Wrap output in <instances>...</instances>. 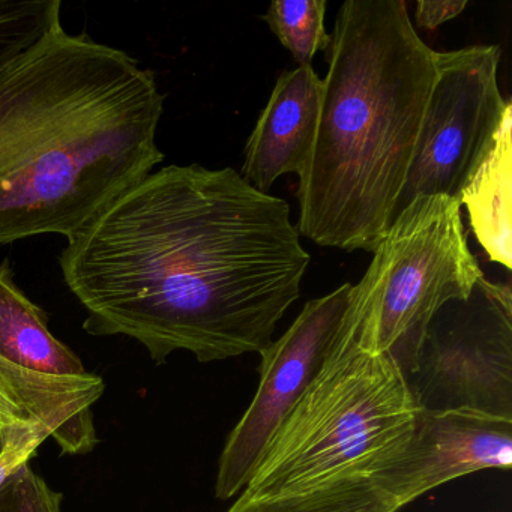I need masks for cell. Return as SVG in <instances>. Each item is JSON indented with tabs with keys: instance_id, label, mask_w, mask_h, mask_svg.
Returning <instances> with one entry per match:
<instances>
[{
	"instance_id": "cell-1",
	"label": "cell",
	"mask_w": 512,
	"mask_h": 512,
	"mask_svg": "<svg viewBox=\"0 0 512 512\" xmlns=\"http://www.w3.org/2000/svg\"><path fill=\"white\" fill-rule=\"evenodd\" d=\"M289 203L232 167H164L137 182L61 254L88 334L127 335L157 364L262 353L301 296L310 254Z\"/></svg>"
},
{
	"instance_id": "cell-2",
	"label": "cell",
	"mask_w": 512,
	"mask_h": 512,
	"mask_svg": "<svg viewBox=\"0 0 512 512\" xmlns=\"http://www.w3.org/2000/svg\"><path fill=\"white\" fill-rule=\"evenodd\" d=\"M164 95L124 50L64 26L0 70V245L73 238L163 163Z\"/></svg>"
},
{
	"instance_id": "cell-3",
	"label": "cell",
	"mask_w": 512,
	"mask_h": 512,
	"mask_svg": "<svg viewBox=\"0 0 512 512\" xmlns=\"http://www.w3.org/2000/svg\"><path fill=\"white\" fill-rule=\"evenodd\" d=\"M403 0L338 10L310 160L299 175V235L374 253L388 232L436 76Z\"/></svg>"
},
{
	"instance_id": "cell-4",
	"label": "cell",
	"mask_w": 512,
	"mask_h": 512,
	"mask_svg": "<svg viewBox=\"0 0 512 512\" xmlns=\"http://www.w3.org/2000/svg\"><path fill=\"white\" fill-rule=\"evenodd\" d=\"M421 407L394 358L340 326L331 353L239 496H287L370 479L409 439Z\"/></svg>"
},
{
	"instance_id": "cell-5",
	"label": "cell",
	"mask_w": 512,
	"mask_h": 512,
	"mask_svg": "<svg viewBox=\"0 0 512 512\" xmlns=\"http://www.w3.org/2000/svg\"><path fill=\"white\" fill-rule=\"evenodd\" d=\"M482 277L460 203L418 197L394 218L364 277L350 289L341 326L365 349L394 358L407 376L437 311L469 298Z\"/></svg>"
},
{
	"instance_id": "cell-6",
	"label": "cell",
	"mask_w": 512,
	"mask_h": 512,
	"mask_svg": "<svg viewBox=\"0 0 512 512\" xmlns=\"http://www.w3.org/2000/svg\"><path fill=\"white\" fill-rule=\"evenodd\" d=\"M500 55L497 46L436 53V76L392 221L418 197L460 203L512 106L497 80Z\"/></svg>"
},
{
	"instance_id": "cell-7",
	"label": "cell",
	"mask_w": 512,
	"mask_h": 512,
	"mask_svg": "<svg viewBox=\"0 0 512 512\" xmlns=\"http://www.w3.org/2000/svg\"><path fill=\"white\" fill-rule=\"evenodd\" d=\"M407 382L422 410L469 409L512 419V293L479 278L431 320Z\"/></svg>"
},
{
	"instance_id": "cell-8",
	"label": "cell",
	"mask_w": 512,
	"mask_h": 512,
	"mask_svg": "<svg viewBox=\"0 0 512 512\" xmlns=\"http://www.w3.org/2000/svg\"><path fill=\"white\" fill-rule=\"evenodd\" d=\"M350 289L346 283L308 301L290 328L259 353L256 394L218 460V499H232L247 488L275 434L319 376L343 323Z\"/></svg>"
},
{
	"instance_id": "cell-9",
	"label": "cell",
	"mask_w": 512,
	"mask_h": 512,
	"mask_svg": "<svg viewBox=\"0 0 512 512\" xmlns=\"http://www.w3.org/2000/svg\"><path fill=\"white\" fill-rule=\"evenodd\" d=\"M511 466L512 419L469 409H421L403 448L370 481L401 511L446 482Z\"/></svg>"
},
{
	"instance_id": "cell-10",
	"label": "cell",
	"mask_w": 512,
	"mask_h": 512,
	"mask_svg": "<svg viewBox=\"0 0 512 512\" xmlns=\"http://www.w3.org/2000/svg\"><path fill=\"white\" fill-rule=\"evenodd\" d=\"M323 82L311 65L284 71L245 146L241 176L269 193L280 176L301 175L310 160Z\"/></svg>"
},
{
	"instance_id": "cell-11",
	"label": "cell",
	"mask_w": 512,
	"mask_h": 512,
	"mask_svg": "<svg viewBox=\"0 0 512 512\" xmlns=\"http://www.w3.org/2000/svg\"><path fill=\"white\" fill-rule=\"evenodd\" d=\"M0 359L50 376L88 374L79 356L49 329V317L14 281L10 262L0 263Z\"/></svg>"
},
{
	"instance_id": "cell-12",
	"label": "cell",
	"mask_w": 512,
	"mask_h": 512,
	"mask_svg": "<svg viewBox=\"0 0 512 512\" xmlns=\"http://www.w3.org/2000/svg\"><path fill=\"white\" fill-rule=\"evenodd\" d=\"M512 106L493 146L460 197L470 229L491 262L512 269Z\"/></svg>"
},
{
	"instance_id": "cell-13",
	"label": "cell",
	"mask_w": 512,
	"mask_h": 512,
	"mask_svg": "<svg viewBox=\"0 0 512 512\" xmlns=\"http://www.w3.org/2000/svg\"><path fill=\"white\" fill-rule=\"evenodd\" d=\"M370 479H352L287 496H239L227 512H398Z\"/></svg>"
},
{
	"instance_id": "cell-14",
	"label": "cell",
	"mask_w": 512,
	"mask_h": 512,
	"mask_svg": "<svg viewBox=\"0 0 512 512\" xmlns=\"http://www.w3.org/2000/svg\"><path fill=\"white\" fill-rule=\"evenodd\" d=\"M326 8V0H277L262 17L298 67L311 65L317 52H326L331 46L325 28Z\"/></svg>"
},
{
	"instance_id": "cell-15",
	"label": "cell",
	"mask_w": 512,
	"mask_h": 512,
	"mask_svg": "<svg viewBox=\"0 0 512 512\" xmlns=\"http://www.w3.org/2000/svg\"><path fill=\"white\" fill-rule=\"evenodd\" d=\"M59 28L61 0H0V70Z\"/></svg>"
},
{
	"instance_id": "cell-16",
	"label": "cell",
	"mask_w": 512,
	"mask_h": 512,
	"mask_svg": "<svg viewBox=\"0 0 512 512\" xmlns=\"http://www.w3.org/2000/svg\"><path fill=\"white\" fill-rule=\"evenodd\" d=\"M62 494L52 490L43 478L20 464L0 484V512H61Z\"/></svg>"
},
{
	"instance_id": "cell-17",
	"label": "cell",
	"mask_w": 512,
	"mask_h": 512,
	"mask_svg": "<svg viewBox=\"0 0 512 512\" xmlns=\"http://www.w3.org/2000/svg\"><path fill=\"white\" fill-rule=\"evenodd\" d=\"M8 437L4 451L0 454V484L20 464L28 463L44 440L53 437L55 431L41 422H22L7 427Z\"/></svg>"
},
{
	"instance_id": "cell-18",
	"label": "cell",
	"mask_w": 512,
	"mask_h": 512,
	"mask_svg": "<svg viewBox=\"0 0 512 512\" xmlns=\"http://www.w3.org/2000/svg\"><path fill=\"white\" fill-rule=\"evenodd\" d=\"M466 7L467 0H445V2L419 0L416 4V23L419 28L434 31L443 23L460 16Z\"/></svg>"
},
{
	"instance_id": "cell-19",
	"label": "cell",
	"mask_w": 512,
	"mask_h": 512,
	"mask_svg": "<svg viewBox=\"0 0 512 512\" xmlns=\"http://www.w3.org/2000/svg\"><path fill=\"white\" fill-rule=\"evenodd\" d=\"M22 422H34L23 413L22 407L10 395L7 383L0 373V428L22 424ZM43 424V422H41ZM50 427V425H49Z\"/></svg>"
},
{
	"instance_id": "cell-20",
	"label": "cell",
	"mask_w": 512,
	"mask_h": 512,
	"mask_svg": "<svg viewBox=\"0 0 512 512\" xmlns=\"http://www.w3.org/2000/svg\"><path fill=\"white\" fill-rule=\"evenodd\" d=\"M8 431L7 427L0 428V454L4 451L5 443H7Z\"/></svg>"
}]
</instances>
